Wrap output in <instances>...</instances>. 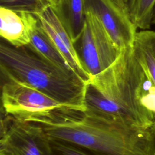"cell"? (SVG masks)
<instances>
[{"mask_svg": "<svg viewBox=\"0 0 155 155\" xmlns=\"http://www.w3.org/2000/svg\"><path fill=\"white\" fill-rule=\"evenodd\" d=\"M38 124L50 139L76 145L94 155H153L152 128L109 120L85 111Z\"/></svg>", "mask_w": 155, "mask_h": 155, "instance_id": "obj_1", "label": "cell"}, {"mask_svg": "<svg viewBox=\"0 0 155 155\" xmlns=\"http://www.w3.org/2000/svg\"><path fill=\"white\" fill-rule=\"evenodd\" d=\"M0 70L16 80L29 85L51 97L84 112L88 82L73 71L44 59L27 46L0 44Z\"/></svg>", "mask_w": 155, "mask_h": 155, "instance_id": "obj_2", "label": "cell"}, {"mask_svg": "<svg viewBox=\"0 0 155 155\" xmlns=\"http://www.w3.org/2000/svg\"><path fill=\"white\" fill-rule=\"evenodd\" d=\"M76 43L89 84L105 97L117 102L125 50H121L114 43L90 12H85L83 31Z\"/></svg>", "mask_w": 155, "mask_h": 155, "instance_id": "obj_3", "label": "cell"}, {"mask_svg": "<svg viewBox=\"0 0 155 155\" xmlns=\"http://www.w3.org/2000/svg\"><path fill=\"white\" fill-rule=\"evenodd\" d=\"M1 74L3 79L1 112L16 120L42 124L54 122L63 116L81 111L5 73L1 72Z\"/></svg>", "mask_w": 155, "mask_h": 155, "instance_id": "obj_4", "label": "cell"}, {"mask_svg": "<svg viewBox=\"0 0 155 155\" xmlns=\"http://www.w3.org/2000/svg\"><path fill=\"white\" fill-rule=\"evenodd\" d=\"M0 138V155H55L41 125L18 120L2 112Z\"/></svg>", "mask_w": 155, "mask_h": 155, "instance_id": "obj_5", "label": "cell"}, {"mask_svg": "<svg viewBox=\"0 0 155 155\" xmlns=\"http://www.w3.org/2000/svg\"><path fill=\"white\" fill-rule=\"evenodd\" d=\"M85 12H90L100 21L114 43L121 49L131 47L137 27L127 10L114 0H84Z\"/></svg>", "mask_w": 155, "mask_h": 155, "instance_id": "obj_6", "label": "cell"}, {"mask_svg": "<svg viewBox=\"0 0 155 155\" xmlns=\"http://www.w3.org/2000/svg\"><path fill=\"white\" fill-rule=\"evenodd\" d=\"M35 15L70 69L83 80L89 83V76L82 64L75 44L54 8L48 5Z\"/></svg>", "mask_w": 155, "mask_h": 155, "instance_id": "obj_7", "label": "cell"}, {"mask_svg": "<svg viewBox=\"0 0 155 155\" xmlns=\"http://www.w3.org/2000/svg\"><path fill=\"white\" fill-rule=\"evenodd\" d=\"M0 35L8 44L15 47L28 45L33 27L38 22L32 13L16 12L0 7Z\"/></svg>", "mask_w": 155, "mask_h": 155, "instance_id": "obj_8", "label": "cell"}, {"mask_svg": "<svg viewBox=\"0 0 155 155\" xmlns=\"http://www.w3.org/2000/svg\"><path fill=\"white\" fill-rule=\"evenodd\" d=\"M54 10L75 44L84 28L85 18L84 0H60Z\"/></svg>", "mask_w": 155, "mask_h": 155, "instance_id": "obj_9", "label": "cell"}, {"mask_svg": "<svg viewBox=\"0 0 155 155\" xmlns=\"http://www.w3.org/2000/svg\"><path fill=\"white\" fill-rule=\"evenodd\" d=\"M27 47L47 61L63 69L72 71L41 26L39 19L31 31L30 41Z\"/></svg>", "mask_w": 155, "mask_h": 155, "instance_id": "obj_10", "label": "cell"}, {"mask_svg": "<svg viewBox=\"0 0 155 155\" xmlns=\"http://www.w3.org/2000/svg\"><path fill=\"white\" fill-rule=\"evenodd\" d=\"M133 53L155 82V31H137L133 44Z\"/></svg>", "mask_w": 155, "mask_h": 155, "instance_id": "obj_11", "label": "cell"}, {"mask_svg": "<svg viewBox=\"0 0 155 155\" xmlns=\"http://www.w3.org/2000/svg\"><path fill=\"white\" fill-rule=\"evenodd\" d=\"M154 4L155 0H129L126 9L137 28L142 30L150 28Z\"/></svg>", "mask_w": 155, "mask_h": 155, "instance_id": "obj_12", "label": "cell"}, {"mask_svg": "<svg viewBox=\"0 0 155 155\" xmlns=\"http://www.w3.org/2000/svg\"><path fill=\"white\" fill-rule=\"evenodd\" d=\"M49 4L45 0H0V7L36 15Z\"/></svg>", "mask_w": 155, "mask_h": 155, "instance_id": "obj_13", "label": "cell"}, {"mask_svg": "<svg viewBox=\"0 0 155 155\" xmlns=\"http://www.w3.org/2000/svg\"><path fill=\"white\" fill-rule=\"evenodd\" d=\"M51 142L55 155H94L87 150L71 143L56 139H51Z\"/></svg>", "mask_w": 155, "mask_h": 155, "instance_id": "obj_14", "label": "cell"}, {"mask_svg": "<svg viewBox=\"0 0 155 155\" xmlns=\"http://www.w3.org/2000/svg\"><path fill=\"white\" fill-rule=\"evenodd\" d=\"M151 137H152L153 155H155V125L153 126L151 128Z\"/></svg>", "mask_w": 155, "mask_h": 155, "instance_id": "obj_15", "label": "cell"}, {"mask_svg": "<svg viewBox=\"0 0 155 155\" xmlns=\"http://www.w3.org/2000/svg\"><path fill=\"white\" fill-rule=\"evenodd\" d=\"M50 5L53 7L54 9H56L59 5L60 0H45Z\"/></svg>", "mask_w": 155, "mask_h": 155, "instance_id": "obj_16", "label": "cell"}, {"mask_svg": "<svg viewBox=\"0 0 155 155\" xmlns=\"http://www.w3.org/2000/svg\"><path fill=\"white\" fill-rule=\"evenodd\" d=\"M116 1V2L120 5V6H122V7L125 8L126 9V6L129 1V0H115ZM127 10V9H126Z\"/></svg>", "mask_w": 155, "mask_h": 155, "instance_id": "obj_17", "label": "cell"}, {"mask_svg": "<svg viewBox=\"0 0 155 155\" xmlns=\"http://www.w3.org/2000/svg\"><path fill=\"white\" fill-rule=\"evenodd\" d=\"M151 24H155V4L153 7V12H152V18H151Z\"/></svg>", "mask_w": 155, "mask_h": 155, "instance_id": "obj_18", "label": "cell"}, {"mask_svg": "<svg viewBox=\"0 0 155 155\" xmlns=\"http://www.w3.org/2000/svg\"><path fill=\"white\" fill-rule=\"evenodd\" d=\"M114 1H115V0H114Z\"/></svg>", "mask_w": 155, "mask_h": 155, "instance_id": "obj_19", "label": "cell"}]
</instances>
